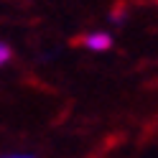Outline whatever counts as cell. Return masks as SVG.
I'll list each match as a JSON object with an SVG mask.
<instances>
[{"label":"cell","instance_id":"1","mask_svg":"<svg viewBox=\"0 0 158 158\" xmlns=\"http://www.w3.org/2000/svg\"><path fill=\"white\" fill-rule=\"evenodd\" d=\"M74 44H82L89 51H107V48H112V36L110 33H87V36H79Z\"/></svg>","mask_w":158,"mask_h":158},{"label":"cell","instance_id":"2","mask_svg":"<svg viewBox=\"0 0 158 158\" xmlns=\"http://www.w3.org/2000/svg\"><path fill=\"white\" fill-rule=\"evenodd\" d=\"M10 59H13V48L8 46V44H3V41H0V66H3V64H8Z\"/></svg>","mask_w":158,"mask_h":158},{"label":"cell","instance_id":"3","mask_svg":"<svg viewBox=\"0 0 158 158\" xmlns=\"http://www.w3.org/2000/svg\"><path fill=\"white\" fill-rule=\"evenodd\" d=\"M0 158H38L36 153H5V156H0Z\"/></svg>","mask_w":158,"mask_h":158}]
</instances>
